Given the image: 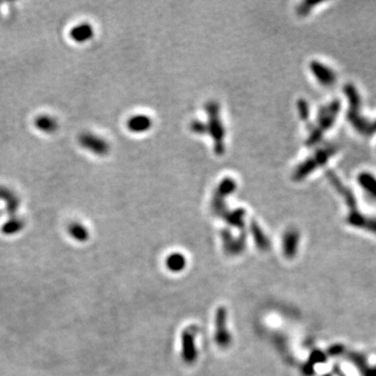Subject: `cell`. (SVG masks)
Returning <instances> with one entry per match:
<instances>
[{"label": "cell", "mask_w": 376, "mask_h": 376, "mask_svg": "<svg viewBox=\"0 0 376 376\" xmlns=\"http://www.w3.org/2000/svg\"><path fill=\"white\" fill-rule=\"evenodd\" d=\"M169 266H171V269H174V270H178L180 269L182 264H183V257H182L181 255H178V254H176V255H173L172 257H169Z\"/></svg>", "instance_id": "obj_19"}, {"label": "cell", "mask_w": 376, "mask_h": 376, "mask_svg": "<svg viewBox=\"0 0 376 376\" xmlns=\"http://www.w3.org/2000/svg\"><path fill=\"white\" fill-rule=\"evenodd\" d=\"M153 119L147 114H135L127 120V128L130 132L140 134L152 129Z\"/></svg>", "instance_id": "obj_9"}, {"label": "cell", "mask_w": 376, "mask_h": 376, "mask_svg": "<svg viewBox=\"0 0 376 376\" xmlns=\"http://www.w3.org/2000/svg\"><path fill=\"white\" fill-rule=\"evenodd\" d=\"M299 238V233L294 229H289L288 231L285 232L284 237H283V244H284V249L285 252L292 254L297 246Z\"/></svg>", "instance_id": "obj_13"}, {"label": "cell", "mask_w": 376, "mask_h": 376, "mask_svg": "<svg viewBox=\"0 0 376 376\" xmlns=\"http://www.w3.org/2000/svg\"><path fill=\"white\" fill-rule=\"evenodd\" d=\"M337 153V148L334 144H325L323 147L314 151L313 154L301 162L292 175V179L296 182L303 181L309 175H311L316 169L324 166L329 161L331 157Z\"/></svg>", "instance_id": "obj_3"}, {"label": "cell", "mask_w": 376, "mask_h": 376, "mask_svg": "<svg viewBox=\"0 0 376 376\" xmlns=\"http://www.w3.org/2000/svg\"><path fill=\"white\" fill-rule=\"evenodd\" d=\"M23 228V223L19 218H13L9 222H7L3 227V232L6 234H13L16 232H19Z\"/></svg>", "instance_id": "obj_14"}, {"label": "cell", "mask_w": 376, "mask_h": 376, "mask_svg": "<svg viewBox=\"0 0 376 376\" xmlns=\"http://www.w3.org/2000/svg\"><path fill=\"white\" fill-rule=\"evenodd\" d=\"M34 124L35 127L39 131L46 133V134H53V133H55L59 128L57 119L48 114H41L37 116V118L34 121Z\"/></svg>", "instance_id": "obj_11"}, {"label": "cell", "mask_w": 376, "mask_h": 376, "mask_svg": "<svg viewBox=\"0 0 376 376\" xmlns=\"http://www.w3.org/2000/svg\"><path fill=\"white\" fill-rule=\"evenodd\" d=\"M339 111H341V103L338 100H333L319 109L316 123L309 124L308 126L309 134L306 139L308 147H313L321 141L324 133L334 126Z\"/></svg>", "instance_id": "obj_1"}, {"label": "cell", "mask_w": 376, "mask_h": 376, "mask_svg": "<svg viewBox=\"0 0 376 376\" xmlns=\"http://www.w3.org/2000/svg\"><path fill=\"white\" fill-rule=\"evenodd\" d=\"M236 181L231 177L224 178L220 183L217 184L211 202V208L216 214L223 215L227 211L225 201L230 195H232L236 190Z\"/></svg>", "instance_id": "obj_5"}, {"label": "cell", "mask_w": 376, "mask_h": 376, "mask_svg": "<svg viewBox=\"0 0 376 376\" xmlns=\"http://www.w3.org/2000/svg\"><path fill=\"white\" fill-rule=\"evenodd\" d=\"M297 108H298V113H299V116L302 120L306 121V123H308L309 120V105L308 103L303 100V99H300L297 103Z\"/></svg>", "instance_id": "obj_16"}, {"label": "cell", "mask_w": 376, "mask_h": 376, "mask_svg": "<svg viewBox=\"0 0 376 376\" xmlns=\"http://www.w3.org/2000/svg\"><path fill=\"white\" fill-rule=\"evenodd\" d=\"M346 98L348 100V113L347 118L350 125L352 126L361 135H371L373 133L372 124L361 114L360 96L357 89L352 84H348L344 88Z\"/></svg>", "instance_id": "obj_4"}, {"label": "cell", "mask_w": 376, "mask_h": 376, "mask_svg": "<svg viewBox=\"0 0 376 376\" xmlns=\"http://www.w3.org/2000/svg\"><path fill=\"white\" fill-rule=\"evenodd\" d=\"M372 130H373V132H376V121L372 124Z\"/></svg>", "instance_id": "obj_20"}, {"label": "cell", "mask_w": 376, "mask_h": 376, "mask_svg": "<svg viewBox=\"0 0 376 376\" xmlns=\"http://www.w3.org/2000/svg\"><path fill=\"white\" fill-rule=\"evenodd\" d=\"M205 111L208 116V121L206 124L207 134L211 136L213 140L214 153L217 156L225 154V137L226 129L221 118V108L220 104L215 101H210L206 103Z\"/></svg>", "instance_id": "obj_2"}, {"label": "cell", "mask_w": 376, "mask_h": 376, "mask_svg": "<svg viewBox=\"0 0 376 376\" xmlns=\"http://www.w3.org/2000/svg\"><path fill=\"white\" fill-rule=\"evenodd\" d=\"M311 74L313 75L314 79H316L320 85L324 87H332L335 85L337 76L335 71L320 61H311L309 65Z\"/></svg>", "instance_id": "obj_7"}, {"label": "cell", "mask_w": 376, "mask_h": 376, "mask_svg": "<svg viewBox=\"0 0 376 376\" xmlns=\"http://www.w3.org/2000/svg\"><path fill=\"white\" fill-rule=\"evenodd\" d=\"M69 37L78 44H85L93 39L94 29L89 22H81L70 30Z\"/></svg>", "instance_id": "obj_8"}, {"label": "cell", "mask_w": 376, "mask_h": 376, "mask_svg": "<svg viewBox=\"0 0 376 376\" xmlns=\"http://www.w3.org/2000/svg\"><path fill=\"white\" fill-rule=\"evenodd\" d=\"M68 232L72 238L79 241H85L89 237V232L87 228L80 223H71L68 227Z\"/></svg>", "instance_id": "obj_12"}, {"label": "cell", "mask_w": 376, "mask_h": 376, "mask_svg": "<svg viewBox=\"0 0 376 376\" xmlns=\"http://www.w3.org/2000/svg\"><path fill=\"white\" fill-rule=\"evenodd\" d=\"M357 184L370 198L376 200V176L370 172H361L357 175Z\"/></svg>", "instance_id": "obj_10"}, {"label": "cell", "mask_w": 376, "mask_h": 376, "mask_svg": "<svg viewBox=\"0 0 376 376\" xmlns=\"http://www.w3.org/2000/svg\"><path fill=\"white\" fill-rule=\"evenodd\" d=\"M189 129L191 132L196 133V134L198 135H205L207 134V129H206V124L203 123V121L201 120H192L190 125H189Z\"/></svg>", "instance_id": "obj_17"}, {"label": "cell", "mask_w": 376, "mask_h": 376, "mask_svg": "<svg viewBox=\"0 0 376 376\" xmlns=\"http://www.w3.org/2000/svg\"><path fill=\"white\" fill-rule=\"evenodd\" d=\"M79 143L83 149L98 156H105L110 152V144L108 141L91 132L82 133L79 137Z\"/></svg>", "instance_id": "obj_6"}, {"label": "cell", "mask_w": 376, "mask_h": 376, "mask_svg": "<svg viewBox=\"0 0 376 376\" xmlns=\"http://www.w3.org/2000/svg\"><path fill=\"white\" fill-rule=\"evenodd\" d=\"M252 231L254 233V237H255V240L257 241V244L259 245H266V238L263 234V232L261 231V229L258 227V225L256 223H252Z\"/></svg>", "instance_id": "obj_18"}, {"label": "cell", "mask_w": 376, "mask_h": 376, "mask_svg": "<svg viewBox=\"0 0 376 376\" xmlns=\"http://www.w3.org/2000/svg\"><path fill=\"white\" fill-rule=\"evenodd\" d=\"M320 4H321L320 2H312V0H306V2H303L299 4L297 7V14L299 16H306L310 13L313 7H316Z\"/></svg>", "instance_id": "obj_15"}]
</instances>
